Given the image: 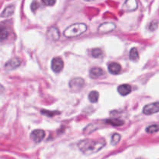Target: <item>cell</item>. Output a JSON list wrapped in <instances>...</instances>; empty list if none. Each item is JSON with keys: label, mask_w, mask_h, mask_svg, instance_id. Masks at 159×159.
Masks as SVG:
<instances>
[{"label": "cell", "mask_w": 159, "mask_h": 159, "mask_svg": "<svg viewBox=\"0 0 159 159\" xmlns=\"http://www.w3.org/2000/svg\"><path fill=\"white\" fill-rule=\"evenodd\" d=\"M106 145V141L95 140H83L78 144L79 150L84 154L91 155L100 151Z\"/></svg>", "instance_id": "obj_1"}, {"label": "cell", "mask_w": 159, "mask_h": 159, "mask_svg": "<svg viewBox=\"0 0 159 159\" xmlns=\"http://www.w3.org/2000/svg\"><path fill=\"white\" fill-rule=\"evenodd\" d=\"M87 30V26L85 23H75L68 26L64 31V35L66 37H75L81 35Z\"/></svg>", "instance_id": "obj_2"}, {"label": "cell", "mask_w": 159, "mask_h": 159, "mask_svg": "<svg viewBox=\"0 0 159 159\" xmlns=\"http://www.w3.org/2000/svg\"><path fill=\"white\" fill-rule=\"evenodd\" d=\"M64 62L61 57H54L51 61V69L56 73H58L63 69Z\"/></svg>", "instance_id": "obj_3"}, {"label": "cell", "mask_w": 159, "mask_h": 159, "mask_svg": "<svg viewBox=\"0 0 159 159\" xmlns=\"http://www.w3.org/2000/svg\"><path fill=\"white\" fill-rule=\"evenodd\" d=\"M84 84H85V82L82 78H75L70 81L69 87L71 90L79 91L84 86Z\"/></svg>", "instance_id": "obj_4"}, {"label": "cell", "mask_w": 159, "mask_h": 159, "mask_svg": "<svg viewBox=\"0 0 159 159\" xmlns=\"http://www.w3.org/2000/svg\"><path fill=\"white\" fill-rule=\"evenodd\" d=\"M159 112V102L146 105L143 109V113L146 115H151Z\"/></svg>", "instance_id": "obj_5"}, {"label": "cell", "mask_w": 159, "mask_h": 159, "mask_svg": "<svg viewBox=\"0 0 159 159\" xmlns=\"http://www.w3.org/2000/svg\"><path fill=\"white\" fill-rule=\"evenodd\" d=\"M116 29V24L113 23H103L99 26L98 31L101 34H107V33H110L111 31H113Z\"/></svg>", "instance_id": "obj_6"}, {"label": "cell", "mask_w": 159, "mask_h": 159, "mask_svg": "<svg viewBox=\"0 0 159 159\" xmlns=\"http://www.w3.org/2000/svg\"><path fill=\"white\" fill-rule=\"evenodd\" d=\"M20 65H21L20 59L18 57H14V58H12L9 61L6 62V65H5V68L8 71H10V70H14L17 68Z\"/></svg>", "instance_id": "obj_7"}, {"label": "cell", "mask_w": 159, "mask_h": 159, "mask_svg": "<svg viewBox=\"0 0 159 159\" xmlns=\"http://www.w3.org/2000/svg\"><path fill=\"white\" fill-rule=\"evenodd\" d=\"M138 9L137 0H126L123 6V9L127 12H132Z\"/></svg>", "instance_id": "obj_8"}, {"label": "cell", "mask_w": 159, "mask_h": 159, "mask_svg": "<svg viewBox=\"0 0 159 159\" xmlns=\"http://www.w3.org/2000/svg\"><path fill=\"white\" fill-rule=\"evenodd\" d=\"M45 132L42 130H35L31 133L30 138L34 142L39 143L44 138Z\"/></svg>", "instance_id": "obj_9"}, {"label": "cell", "mask_w": 159, "mask_h": 159, "mask_svg": "<svg viewBox=\"0 0 159 159\" xmlns=\"http://www.w3.org/2000/svg\"><path fill=\"white\" fill-rule=\"evenodd\" d=\"M48 36L49 39L54 40V41H57L60 38V34H59L58 30H57V27H54V26H52V27L48 30Z\"/></svg>", "instance_id": "obj_10"}, {"label": "cell", "mask_w": 159, "mask_h": 159, "mask_svg": "<svg viewBox=\"0 0 159 159\" xmlns=\"http://www.w3.org/2000/svg\"><path fill=\"white\" fill-rule=\"evenodd\" d=\"M104 71L102 68H93L90 70L89 75L93 79H97V78L101 77L103 75Z\"/></svg>", "instance_id": "obj_11"}, {"label": "cell", "mask_w": 159, "mask_h": 159, "mask_svg": "<svg viewBox=\"0 0 159 159\" xmlns=\"http://www.w3.org/2000/svg\"><path fill=\"white\" fill-rule=\"evenodd\" d=\"M118 93L121 95V96H127L129 93L131 92V87L130 85L127 84H124V85H121L118 87L117 89Z\"/></svg>", "instance_id": "obj_12"}, {"label": "cell", "mask_w": 159, "mask_h": 159, "mask_svg": "<svg viewBox=\"0 0 159 159\" xmlns=\"http://www.w3.org/2000/svg\"><path fill=\"white\" fill-rule=\"evenodd\" d=\"M108 69L109 71H110L111 74L116 75L120 71L121 66L120 64L116 63V62H112V63H110V65H109Z\"/></svg>", "instance_id": "obj_13"}, {"label": "cell", "mask_w": 159, "mask_h": 159, "mask_svg": "<svg viewBox=\"0 0 159 159\" xmlns=\"http://www.w3.org/2000/svg\"><path fill=\"white\" fill-rule=\"evenodd\" d=\"M14 10H15V6L13 5H10V6H7L6 9L3 10V12H2L1 16L2 17H9L14 13Z\"/></svg>", "instance_id": "obj_14"}, {"label": "cell", "mask_w": 159, "mask_h": 159, "mask_svg": "<svg viewBox=\"0 0 159 159\" xmlns=\"http://www.w3.org/2000/svg\"><path fill=\"white\" fill-rule=\"evenodd\" d=\"M9 36V30L7 27L2 24H0V41L6 40Z\"/></svg>", "instance_id": "obj_15"}, {"label": "cell", "mask_w": 159, "mask_h": 159, "mask_svg": "<svg viewBox=\"0 0 159 159\" xmlns=\"http://www.w3.org/2000/svg\"><path fill=\"white\" fill-rule=\"evenodd\" d=\"M129 58L131 61H137L139 58V54H138V50L135 48H133L130 51V54H129Z\"/></svg>", "instance_id": "obj_16"}, {"label": "cell", "mask_w": 159, "mask_h": 159, "mask_svg": "<svg viewBox=\"0 0 159 159\" xmlns=\"http://www.w3.org/2000/svg\"><path fill=\"white\" fill-rule=\"evenodd\" d=\"M89 99L90 102H93V103L96 102L98 101V99H99V93L96 91L91 92V93H89Z\"/></svg>", "instance_id": "obj_17"}, {"label": "cell", "mask_w": 159, "mask_h": 159, "mask_svg": "<svg viewBox=\"0 0 159 159\" xmlns=\"http://www.w3.org/2000/svg\"><path fill=\"white\" fill-rule=\"evenodd\" d=\"M106 122L109 124H111L113 126H121L124 124V121L119 119H109L107 120Z\"/></svg>", "instance_id": "obj_18"}, {"label": "cell", "mask_w": 159, "mask_h": 159, "mask_svg": "<svg viewBox=\"0 0 159 159\" xmlns=\"http://www.w3.org/2000/svg\"><path fill=\"white\" fill-rule=\"evenodd\" d=\"M159 130V125L157 124H154V125H151L147 127L146 129V132L148 134H153L155 132H158Z\"/></svg>", "instance_id": "obj_19"}, {"label": "cell", "mask_w": 159, "mask_h": 159, "mask_svg": "<svg viewBox=\"0 0 159 159\" xmlns=\"http://www.w3.org/2000/svg\"><path fill=\"white\" fill-rule=\"evenodd\" d=\"M120 138L121 137L119 134H114L112 136V141H111L112 145H116V144H117V143L119 142Z\"/></svg>", "instance_id": "obj_20"}, {"label": "cell", "mask_w": 159, "mask_h": 159, "mask_svg": "<svg viewBox=\"0 0 159 159\" xmlns=\"http://www.w3.org/2000/svg\"><path fill=\"white\" fill-rule=\"evenodd\" d=\"M92 55L93 57H100L102 55V51L99 48H96L92 51Z\"/></svg>", "instance_id": "obj_21"}, {"label": "cell", "mask_w": 159, "mask_h": 159, "mask_svg": "<svg viewBox=\"0 0 159 159\" xmlns=\"http://www.w3.org/2000/svg\"><path fill=\"white\" fill-rule=\"evenodd\" d=\"M158 20H153V21L151 22V23L149 24L148 28L151 31H154V30H155L157 28H158Z\"/></svg>", "instance_id": "obj_22"}, {"label": "cell", "mask_w": 159, "mask_h": 159, "mask_svg": "<svg viewBox=\"0 0 159 159\" xmlns=\"http://www.w3.org/2000/svg\"><path fill=\"white\" fill-rule=\"evenodd\" d=\"M42 2L45 6H54L56 2V0H42Z\"/></svg>", "instance_id": "obj_23"}, {"label": "cell", "mask_w": 159, "mask_h": 159, "mask_svg": "<svg viewBox=\"0 0 159 159\" xmlns=\"http://www.w3.org/2000/svg\"><path fill=\"white\" fill-rule=\"evenodd\" d=\"M39 7V4L37 2H33L32 4H31V9H32L33 12H35Z\"/></svg>", "instance_id": "obj_24"}, {"label": "cell", "mask_w": 159, "mask_h": 159, "mask_svg": "<svg viewBox=\"0 0 159 159\" xmlns=\"http://www.w3.org/2000/svg\"><path fill=\"white\" fill-rule=\"evenodd\" d=\"M41 113H43V114H45L46 115V116H54V114H56V113H59L58 112H52V113H51V112H47V111H44V110H42L41 111Z\"/></svg>", "instance_id": "obj_25"}, {"label": "cell", "mask_w": 159, "mask_h": 159, "mask_svg": "<svg viewBox=\"0 0 159 159\" xmlns=\"http://www.w3.org/2000/svg\"><path fill=\"white\" fill-rule=\"evenodd\" d=\"M4 91H5V88L1 85V84H0V94L4 93Z\"/></svg>", "instance_id": "obj_26"}, {"label": "cell", "mask_w": 159, "mask_h": 159, "mask_svg": "<svg viewBox=\"0 0 159 159\" xmlns=\"http://www.w3.org/2000/svg\"><path fill=\"white\" fill-rule=\"evenodd\" d=\"M85 1H87V2H90V1H93V0H85Z\"/></svg>", "instance_id": "obj_27"}]
</instances>
